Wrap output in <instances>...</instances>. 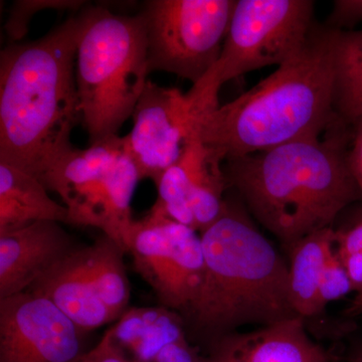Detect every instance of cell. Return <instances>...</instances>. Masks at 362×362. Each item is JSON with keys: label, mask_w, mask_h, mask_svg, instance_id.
<instances>
[{"label": "cell", "mask_w": 362, "mask_h": 362, "mask_svg": "<svg viewBox=\"0 0 362 362\" xmlns=\"http://www.w3.org/2000/svg\"><path fill=\"white\" fill-rule=\"evenodd\" d=\"M349 362H362V341L357 343L350 351Z\"/></svg>", "instance_id": "83f0119b"}, {"label": "cell", "mask_w": 362, "mask_h": 362, "mask_svg": "<svg viewBox=\"0 0 362 362\" xmlns=\"http://www.w3.org/2000/svg\"><path fill=\"white\" fill-rule=\"evenodd\" d=\"M223 163L216 150L197 138L156 183L158 195L151 211L204 232L225 209Z\"/></svg>", "instance_id": "7c38bea8"}, {"label": "cell", "mask_w": 362, "mask_h": 362, "mask_svg": "<svg viewBox=\"0 0 362 362\" xmlns=\"http://www.w3.org/2000/svg\"><path fill=\"white\" fill-rule=\"evenodd\" d=\"M85 333L47 298L25 291L0 299V362H76Z\"/></svg>", "instance_id": "8fae6325"}, {"label": "cell", "mask_w": 362, "mask_h": 362, "mask_svg": "<svg viewBox=\"0 0 362 362\" xmlns=\"http://www.w3.org/2000/svg\"><path fill=\"white\" fill-rule=\"evenodd\" d=\"M332 30L315 23L306 45L269 77L199 119V138L223 160L303 139L337 125Z\"/></svg>", "instance_id": "3957f363"}, {"label": "cell", "mask_w": 362, "mask_h": 362, "mask_svg": "<svg viewBox=\"0 0 362 362\" xmlns=\"http://www.w3.org/2000/svg\"><path fill=\"white\" fill-rule=\"evenodd\" d=\"M80 32V18H71L0 54V161L40 180L73 148L71 132L83 122L75 71Z\"/></svg>", "instance_id": "7a4b0ae2"}, {"label": "cell", "mask_w": 362, "mask_h": 362, "mask_svg": "<svg viewBox=\"0 0 362 362\" xmlns=\"http://www.w3.org/2000/svg\"><path fill=\"white\" fill-rule=\"evenodd\" d=\"M70 211L71 225L99 228L127 252L131 202L139 173L119 135L69 150L42 175Z\"/></svg>", "instance_id": "8992f818"}, {"label": "cell", "mask_w": 362, "mask_h": 362, "mask_svg": "<svg viewBox=\"0 0 362 362\" xmlns=\"http://www.w3.org/2000/svg\"><path fill=\"white\" fill-rule=\"evenodd\" d=\"M349 162L362 194V117L351 125Z\"/></svg>", "instance_id": "484cf974"}, {"label": "cell", "mask_w": 362, "mask_h": 362, "mask_svg": "<svg viewBox=\"0 0 362 362\" xmlns=\"http://www.w3.org/2000/svg\"><path fill=\"white\" fill-rule=\"evenodd\" d=\"M201 238L204 279L181 316L185 331L206 349L244 326L265 327L299 317L290 298L288 264L242 209L226 199L223 214Z\"/></svg>", "instance_id": "277c9868"}, {"label": "cell", "mask_w": 362, "mask_h": 362, "mask_svg": "<svg viewBox=\"0 0 362 362\" xmlns=\"http://www.w3.org/2000/svg\"><path fill=\"white\" fill-rule=\"evenodd\" d=\"M314 7L312 0H237L220 58L188 95L201 108L213 110L228 81L284 65L306 45L315 25Z\"/></svg>", "instance_id": "52a82bcc"}, {"label": "cell", "mask_w": 362, "mask_h": 362, "mask_svg": "<svg viewBox=\"0 0 362 362\" xmlns=\"http://www.w3.org/2000/svg\"><path fill=\"white\" fill-rule=\"evenodd\" d=\"M126 252L115 240L102 235L88 246V271L100 300L116 320L130 301V283L123 257Z\"/></svg>", "instance_id": "ffe728a7"}, {"label": "cell", "mask_w": 362, "mask_h": 362, "mask_svg": "<svg viewBox=\"0 0 362 362\" xmlns=\"http://www.w3.org/2000/svg\"><path fill=\"white\" fill-rule=\"evenodd\" d=\"M78 18L76 82L82 125L92 145L118 135L132 117L149 80L146 33L139 14L92 6Z\"/></svg>", "instance_id": "5b68a950"}, {"label": "cell", "mask_w": 362, "mask_h": 362, "mask_svg": "<svg viewBox=\"0 0 362 362\" xmlns=\"http://www.w3.org/2000/svg\"><path fill=\"white\" fill-rule=\"evenodd\" d=\"M335 233L333 228H325L288 247L290 298L297 315L304 320L323 312L319 288L326 261L335 247Z\"/></svg>", "instance_id": "ac0fdd59"}, {"label": "cell", "mask_w": 362, "mask_h": 362, "mask_svg": "<svg viewBox=\"0 0 362 362\" xmlns=\"http://www.w3.org/2000/svg\"><path fill=\"white\" fill-rule=\"evenodd\" d=\"M76 362H136L126 356L122 347L115 341L112 327L105 333L101 341L90 351L85 352Z\"/></svg>", "instance_id": "cb8c5ba5"}, {"label": "cell", "mask_w": 362, "mask_h": 362, "mask_svg": "<svg viewBox=\"0 0 362 362\" xmlns=\"http://www.w3.org/2000/svg\"><path fill=\"white\" fill-rule=\"evenodd\" d=\"M40 221L71 225L69 209L49 197L39 178L0 161V233Z\"/></svg>", "instance_id": "2e32d148"}, {"label": "cell", "mask_w": 362, "mask_h": 362, "mask_svg": "<svg viewBox=\"0 0 362 362\" xmlns=\"http://www.w3.org/2000/svg\"><path fill=\"white\" fill-rule=\"evenodd\" d=\"M352 291L351 283L337 250H333L326 261L319 288V301L324 311L326 305L347 296Z\"/></svg>", "instance_id": "7402d4cb"}, {"label": "cell", "mask_w": 362, "mask_h": 362, "mask_svg": "<svg viewBox=\"0 0 362 362\" xmlns=\"http://www.w3.org/2000/svg\"><path fill=\"white\" fill-rule=\"evenodd\" d=\"M26 291L47 298L85 332L116 320L90 282L88 246L76 247Z\"/></svg>", "instance_id": "9a60e30c"}, {"label": "cell", "mask_w": 362, "mask_h": 362, "mask_svg": "<svg viewBox=\"0 0 362 362\" xmlns=\"http://www.w3.org/2000/svg\"><path fill=\"white\" fill-rule=\"evenodd\" d=\"M333 109L338 120L351 126L362 117V30H332Z\"/></svg>", "instance_id": "d6986e66"}, {"label": "cell", "mask_w": 362, "mask_h": 362, "mask_svg": "<svg viewBox=\"0 0 362 362\" xmlns=\"http://www.w3.org/2000/svg\"><path fill=\"white\" fill-rule=\"evenodd\" d=\"M326 139H303L228 159L226 187L247 211L289 247L332 228L345 207L362 199L349 162L351 126L337 123Z\"/></svg>", "instance_id": "6da1fadb"}, {"label": "cell", "mask_w": 362, "mask_h": 362, "mask_svg": "<svg viewBox=\"0 0 362 362\" xmlns=\"http://www.w3.org/2000/svg\"><path fill=\"white\" fill-rule=\"evenodd\" d=\"M152 211L134 221L127 242L135 270L156 293L160 306L180 315L194 301L204 274L201 235Z\"/></svg>", "instance_id": "9c48e42d"}, {"label": "cell", "mask_w": 362, "mask_h": 362, "mask_svg": "<svg viewBox=\"0 0 362 362\" xmlns=\"http://www.w3.org/2000/svg\"><path fill=\"white\" fill-rule=\"evenodd\" d=\"M112 330L115 341L136 362L149 361L169 343L187 335L182 316L163 306L127 309Z\"/></svg>", "instance_id": "e0dca14e"}, {"label": "cell", "mask_w": 362, "mask_h": 362, "mask_svg": "<svg viewBox=\"0 0 362 362\" xmlns=\"http://www.w3.org/2000/svg\"><path fill=\"white\" fill-rule=\"evenodd\" d=\"M147 362H207L197 347L190 344L187 337L169 343Z\"/></svg>", "instance_id": "d4e9b609"}, {"label": "cell", "mask_w": 362, "mask_h": 362, "mask_svg": "<svg viewBox=\"0 0 362 362\" xmlns=\"http://www.w3.org/2000/svg\"><path fill=\"white\" fill-rule=\"evenodd\" d=\"M237 0H149L144 23L149 73L197 84L220 58Z\"/></svg>", "instance_id": "ba28073f"}, {"label": "cell", "mask_w": 362, "mask_h": 362, "mask_svg": "<svg viewBox=\"0 0 362 362\" xmlns=\"http://www.w3.org/2000/svg\"><path fill=\"white\" fill-rule=\"evenodd\" d=\"M362 23V0H335L327 20L326 28L339 32L352 30Z\"/></svg>", "instance_id": "603a6c76"}, {"label": "cell", "mask_w": 362, "mask_h": 362, "mask_svg": "<svg viewBox=\"0 0 362 362\" xmlns=\"http://www.w3.org/2000/svg\"><path fill=\"white\" fill-rule=\"evenodd\" d=\"M84 1L76 0H18L14 1L4 30L11 44L23 39L28 30V23L37 11L42 9H75L84 6Z\"/></svg>", "instance_id": "44dd1931"}, {"label": "cell", "mask_w": 362, "mask_h": 362, "mask_svg": "<svg viewBox=\"0 0 362 362\" xmlns=\"http://www.w3.org/2000/svg\"><path fill=\"white\" fill-rule=\"evenodd\" d=\"M77 247L57 221H35L0 233V299L26 291Z\"/></svg>", "instance_id": "4fadbf2b"}, {"label": "cell", "mask_w": 362, "mask_h": 362, "mask_svg": "<svg viewBox=\"0 0 362 362\" xmlns=\"http://www.w3.org/2000/svg\"><path fill=\"white\" fill-rule=\"evenodd\" d=\"M206 350L207 362H330L328 352L312 339L300 317L230 333Z\"/></svg>", "instance_id": "5bb4252c"}, {"label": "cell", "mask_w": 362, "mask_h": 362, "mask_svg": "<svg viewBox=\"0 0 362 362\" xmlns=\"http://www.w3.org/2000/svg\"><path fill=\"white\" fill-rule=\"evenodd\" d=\"M132 129L124 136L140 180L158 182L199 138V116L187 93L148 80L133 112Z\"/></svg>", "instance_id": "30bf717a"}, {"label": "cell", "mask_w": 362, "mask_h": 362, "mask_svg": "<svg viewBox=\"0 0 362 362\" xmlns=\"http://www.w3.org/2000/svg\"><path fill=\"white\" fill-rule=\"evenodd\" d=\"M335 250L339 255L362 254V218L349 230L335 233Z\"/></svg>", "instance_id": "4316f807"}]
</instances>
